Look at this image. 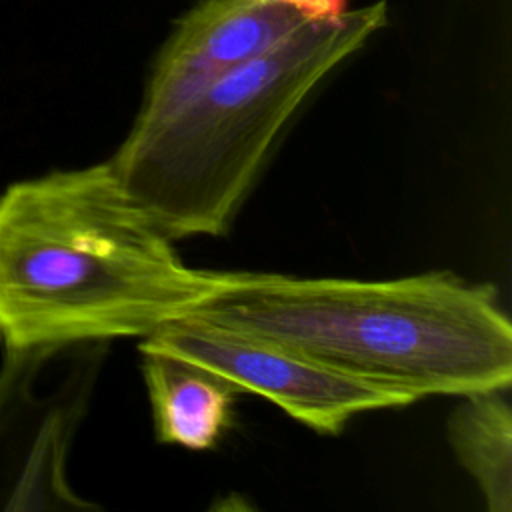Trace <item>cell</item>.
Instances as JSON below:
<instances>
[{"instance_id":"6da1fadb","label":"cell","mask_w":512,"mask_h":512,"mask_svg":"<svg viewBox=\"0 0 512 512\" xmlns=\"http://www.w3.org/2000/svg\"><path fill=\"white\" fill-rule=\"evenodd\" d=\"M214 278L184 264L108 160L0 196L4 348L144 338L192 312Z\"/></svg>"},{"instance_id":"7a4b0ae2","label":"cell","mask_w":512,"mask_h":512,"mask_svg":"<svg viewBox=\"0 0 512 512\" xmlns=\"http://www.w3.org/2000/svg\"><path fill=\"white\" fill-rule=\"evenodd\" d=\"M188 314L280 342L412 402L512 382V324L498 292L450 272L348 280L216 270Z\"/></svg>"},{"instance_id":"3957f363","label":"cell","mask_w":512,"mask_h":512,"mask_svg":"<svg viewBox=\"0 0 512 512\" xmlns=\"http://www.w3.org/2000/svg\"><path fill=\"white\" fill-rule=\"evenodd\" d=\"M384 0L314 16L108 158L170 240L222 236L308 94L386 26Z\"/></svg>"},{"instance_id":"277c9868","label":"cell","mask_w":512,"mask_h":512,"mask_svg":"<svg viewBox=\"0 0 512 512\" xmlns=\"http://www.w3.org/2000/svg\"><path fill=\"white\" fill-rule=\"evenodd\" d=\"M138 348L198 364L318 434H340L362 412L412 404L400 392L338 372L280 342L192 314L162 324Z\"/></svg>"},{"instance_id":"5b68a950","label":"cell","mask_w":512,"mask_h":512,"mask_svg":"<svg viewBox=\"0 0 512 512\" xmlns=\"http://www.w3.org/2000/svg\"><path fill=\"white\" fill-rule=\"evenodd\" d=\"M58 346L4 348L0 370V510L94 508L66 482L64 464L84 414L96 356L84 354L50 392L38 382Z\"/></svg>"},{"instance_id":"8992f818","label":"cell","mask_w":512,"mask_h":512,"mask_svg":"<svg viewBox=\"0 0 512 512\" xmlns=\"http://www.w3.org/2000/svg\"><path fill=\"white\" fill-rule=\"evenodd\" d=\"M314 16L268 0H200L176 24L130 130H144Z\"/></svg>"},{"instance_id":"52a82bcc","label":"cell","mask_w":512,"mask_h":512,"mask_svg":"<svg viewBox=\"0 0 512 512\" xmlns=\"http://www.w3.org/2000/svg\"><path fill=\"white\" fill-rule=\"evenodd\" d=\"M140 352L156 440L188 450L214 448L232 426L240 390L172 354L144 348Z\"/></svg>"},{"instance_id":"ba28073f","label":"cell","mask_w":512,"mask_h":512,"mask_svg":"<svg viewBox=\"0 0 512 512\" xmlns=\"http://www.w3.org/2000/svg\"><path fill=\"white\" fill-rule=\"evenodd\" d=\"M446 438L490 512H512V410L502 390L460 394Z\"/></svg>"},{"instance_id":"9c48e42d","label":"cell","mask_w":512,"mask_h":512,"mask_svg":"<svg viewBox=\"0 0 512 512\" xmlns=\"http://www.w3.org/2000/svg\"><path fill=\"white\" fill-rule=\"evenodd\" d=\"M268 2L294 6L310 16H324V14H334L342 10V0H268Z\"/></svg>"}]
</instances>
